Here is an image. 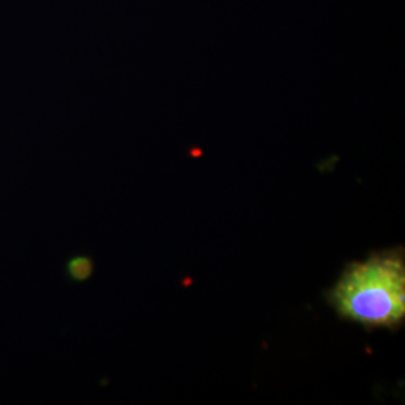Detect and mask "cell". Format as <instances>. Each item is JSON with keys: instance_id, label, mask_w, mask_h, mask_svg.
Wrapping results in <instances>:
<instances>
[{"instance_id": "cell-2", "label": "cell", "mask_w": 405, "mask_h": 405, "mask_svg": "<svg viewBox=\"0 0 405 405\" xmlns=\"http://www.w3.org/2000/svg\"><path fill=\"white\" fill-rule=\"evenodd\" d=\"M68 272L74 281H86L93 272V261L89 257H74L68 264Z\"/></svg>"}, {"instance_id": "cell-1", "label": "cell", "mask_w": 405, "mask_h": 405, "mask_svg": "<svg viewBox=\"0 0 405 405\" xmlns=\"http://www.w3.org/2000/svg\"><path fill=\"white\" fill-rule=\"evenodd\" d=\"M324 299L344 321L367 330H399L405 324L404 246L349 263Z\"/></svg>"}]
</instances>
